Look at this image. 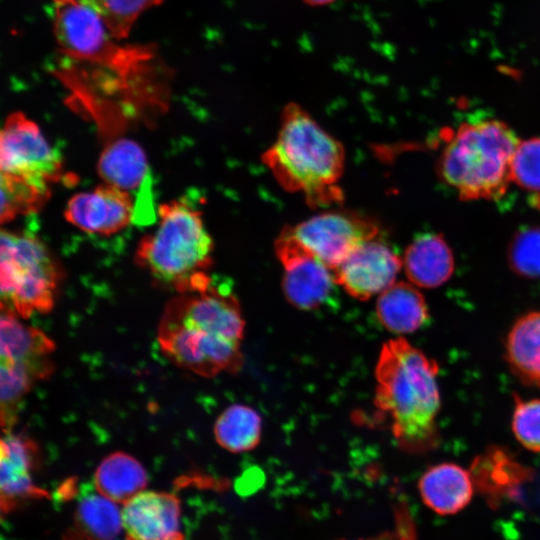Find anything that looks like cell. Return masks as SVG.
Instances as JSON below:
<instances>
[{"label": "cell", "instance_id": "19", "mask_svg": "<svg viewBox=\"0 0 540 540\" xmlns=\"http://www.w3.org/2000/svg\"><path fill=\"white\" fill-rule=\"evenodd\" d=\"M505 358L522 383L540 388V311L515 321L507 335Z\"/></svg>", "mask_w": 540, "mask_h": 540}, {"label": "cell", "instance_id": "7", "mask_svg": "<svg viewBox=\"0 0 540 540\" xmlns=\"http://www.w3.org/2000/svg\"><path fill=\"white\" fill-rule=\"evenodd\" d=\"M56 41L64 55L121 69L137 56L116 45L103 19L79 0H53Z\"/></svg>", "mask_w": 540, "mask_h": 540}, {"label": "cell", "instance_id": "17", "mask_svg": "<svg viewBox=\"0 0 540 540\" xmlns=\"http://www.w3.org/2000/svg\"><path fill=\"white\" fill-rule=\"evenodd\" d=\"M470 473L475 487L490 501L514 495L519 486L530 478L532 471L522 465L505 448L491 446L477 456Z\"/></svg>", "mask_w": 540, "mask_h": 540}, {"label": "cell", "instance_id": "2", "mask_svg": "<svg viewBox=\"0 0 540 540\" xmlns=\"http://www.w3.org/2000/svg\"><path fill=\"white\" fill-rule=\"evenodd\" d=\"M439 367L404 338L386 342L376 365L375 403L400 448L423 453L436 447L440 409Z\"/></svg>", "mask_w": 540, "mask_h": 540}, {"label": "cell", "instance_id": "12", "mask_svg": "<svg viewBox=\"0 0 540 540\" xmlns=\"http://www.w3.org/2000/svg\"><path fill=\"white\" fill-rule=\"evenodd\" d=\"M64 216L83 232L106 236L119 232L131 222L134 205L129 192L103 182L93 190L72 196Z\"/></svg>", "mask_w": 540, "mask_h": 540}, {"label": "cell", "instance_id": "13", "mask_svg": "<svg viewBox=\"0 0 540 540\" xmlns=\"http://www.w3.org/2000/svg\"><path fill=\"white\" fill-rule=\"evenodd\" d=\"M180 515L175 495L143 490L125 502L122 526L127 540H184Z\"/></svg>", "mask_w": 540, "mask_h": 540}, {"label": "cell", "instance_id": "30", "mask_svg": "<svg viewBox=\"0 0 540 540\" xmlns=\"http://www.w3.org/2000/svg\"><path fill=\"white\" fill-rule=\"evenodd\" d=\"M512 430L526 449L540 452V399L523 400L514 396Z\"/></svg>", "mask_w": 540, "mask_h": 540}, {"label": "cell", "instance_id": "14", "mask_svg": "<svg viewBox=\"0 0 540 540\" xmlns=\"http://www.w3.org/2000/svg\"><path fill=\"white\" fill-rule=\"evenodd\" d=\"M17 316L1 306L0 360L24 364L44 378L53 369L49 356L55 345L41 330L23 324Z\"/></svg>", "mask_w": 540, "mask_h": 540}, {"label": "cell", "instance_id": "18", "mask_svg": "<svg viewBox=\"0 0 540 540\" xmlns=\"http://www.w3.org/2000/svg\"><path fill=\"white\" fill-rule=\"evenodd\" d=\"M403 260L405 273L412 284L436 288L453 274L454 258L447 242L438 234H423L406 249Z\"/></svg>", "mask_w": 540, "mask_h": 540}, {"label": "cell", "instance_id": "25", "mask_svg": "<svg viewBox=\"0 0 540 540\" xmlns=\"http://www.w3.org/2000/svg\"><path fill=\"white\" fill-rule=\"evenodd\" d=\"M50 188L1 174V223L39 210L48 200Z\"/></svg>", "mask_w": 540, "mask_h": 540}, {"label": "cell", "instance_id": "22", "mask_svg": "<svg viewBox=\"0 0 540 540\" xmlns=\"http://www.w3.org/2000/svg\"><path fill=\"white\" fill-rule=\"evenodd\" d=\"M147 485V473L133 456L117 451L106 456L94 474L95 488L117 503H125Z\"/></svg>", "mask_w": 540, "mask_h": 540}, {"label": "cell", "instance_id": "27", "mask_svg": "<svg viewBox=\"0 0 540 540\" xmlns=\"http://www.w3.org/2000/svg\"><path fill=\"white\" fill-rule=\"evenodd\" d=\"M36 379H39L38 376L26 365L1 361V424L4 431L11 429L16 417L17 404L29 392Z\"/></svg>", "mask_w": 540, "mask_h": 540}, {"label": "cell", "instance_id": "5", "mask_svg": "<svg viewBox=\"0 0 540 540\" xmlns=\"http://www.w3.org/2000/svg\"><path fill=\"white\" fill-rule=\"evenodd\" d=\"M499 120L463 123L440 157V175L465 200H494L511 182V164L519 143Z\"/></svg>", "mask_w": 540, "mask_h": 540}, {"label": "cell", "instance_id": "15", "mask_svg": "<svg viewBox=\"0 0 540 540\" xmlns=\"http://www.w3.org/2000/svg\"><path fill=\"white\" fill-rule=\"evenodd\" d=\"M474 482L470 471L454 463H441L427 469L418 482L424 504L440 515L456 514L471 501Z\"/></svg>", "mask_w": 540, "mask_h": 540}, {"label": "cell", "instance_id": "31", "mask_svg": "<svg viewBox=\"0 0 540 540\" xmlns=\"http://www.w3.org/2000/svg\"><path fill=\"white\" fill-rule=\"evenodd\" d=\"M394 517V527L392 529L375 537L358 540H417L413 518L405 505H398Z\"/></svg>", "mask_w": 540, "mask_h": 540}, {"label": "cell", "instance_id": "10", "mask_svg": "<svg viewBox=\"0 0 540 540\" xmlns=\"http://www.w3.org/2000/svg\"><path fill=\"white\" fill-rule=\"evenodd\" d=\"M283 269L282 288L287 300L302 310L325 303L336 283L330 268L311 254L285 227L275 241Z\"/></svg>", "mask_w": 540, "mask_h": 540}, {"label": "cell", "instance_id": "4", "mask_svg": "<svg viewBox=\"0 0 540 540\" xmlns=\"http://www.w3.org/2000/svg\"><path fill=\"white\" fill-rule=\"evenodd\" d=\"M213 241L198 210L183 200L159 207V221L136 250V260L155 279L180 293L206 287Z\"/></svg>", "mask_w": 540, "mask_h": 540}, {"label": "cell", "instance_id": "1", "mask_svg": "<svg viewBox=\"0 0 540 540\" xmlns=\"http://www.w3.org/2000/svg\"><path fill=\"white\" fill-rule=\"evenodd\" d=\"M244 325L232 292L210 282L168 303L160 319L158 341L176 365L211 377L241 367Z\"/></svg>", "mask_w": 540, "mask_h": 540}, {"label": "cell", "instance_id": "23", "mask_svg": "<svg viewBox=\"0 0 540 540\" xmlns=\"http://www.w3.org/2000/svg\"><path fill=\"white\" fill-rule=\"evenodd\" d=\"M75 524L87 540H113L123 528L122 510L117 502L101 494L95 486L80 488Z\"/></svg>", "mask_w": 540, "mask_h": 540}, {"label": "cell", "instance_id": "26", "mask_svg": "<svg viewBox=\"0 0 540 540\" xmlns=\"http://www.w3.org/2000/svg\"><path fill=\"white\" fill-rule=\"evenodd\" d=\"M93 9L105 22L113 37L125 39L139 18L151 7L163 0H79Z\"/></svg>", "mask_w": 540, "mask_h": 540}, {"label": "cell", "instance_id": "11", "mask_svg": "<svg viewBox=\"0 0 540 540\" xmlns=\"http://www.w3.org/2000/svg\"><path fill=\"white\" fill-rule=\"evenodd\" d=\"M403 260L377 237L360 244L333 271L348 294L366 300L395 283Z\"/></svg>", "mask_w": 540, "mask_h": 540}, {"label": "cell", "instance_id": "8", "mask_svg": "<svg viewBox=\"0 0 540 540\" xmlns=\"http://www.w3.org/2000/svg\"><path fill=\"white\" fill-rule=\"evenodd\" d=\"M1 174L50 188L62 177L63 163L39 126L22 112L8 115L0 135Z\"/></svg>", "mask_w": 540, "mask_h": 540}, {"label": "cell", "instance_id": "3", "mask_svg": "<svg viewBox=\"0 0 540 540\" xmlns=\"http://www.w3.org/2000/svg\"><path fill=\"white\" fill-rule=\"evenodd\" d=\"M262 160L285 190L301 193L310 206L343 199L344 148L297 103L282 110L277 138Z\"/></svg>", "mask_w": 540, "mask_h": 540}, {"label": "cell", "instance_id": "24", "mask_svg": "<svg viewBox=\"0 0 540 540\" xmlns=\"http://www.w3.org/2000/svg\"><path fill=\"white\" fill-rule=\"evenodd\" d=\"M261 423L254 409L241 404L230 406L216 420V441L230 452L251 450L260 441Z\"/></svg>", "mask_w": 540, "mask_h": 540}, {"label": "cell", "instance_id": "20", "mask_svg": "<svg viewBox=\"0 0 540 540\" xmlns=\"http://www.w3.org/2000/svg\"><path fill=\"white\" fill-rule=\"evenodd\" d=\"M376 314L385 328L399 334L416 331L429 316L423 295L407 282L394 283L379 295Z\"/></svg>", "mask_w": 540, "mask_h": 540}, {"label": "cell", "instance_id": "32", "mask_svg": "<svg viewBox=\"0 0 540 540\" xmlns=\"http://www.w3.org/2000/svg\"><path fill=\"white\" fill-rule=\"evenodd\" d=\"M305 4L311 7H321L332 4L336 0H302Z\"/></svg>", "mask_w": 540, "mask_h": 540}, {"label": "cell", "instance_id": "28", "mask_svg": "<svg viewBox=\"0 0 540 540\" xmlns=\"http://www.w3.org/2000/svg\"><path fill=\"white\" fill-rule=\"evenodd\" d=\"M509 263L521 276L540 277V227L526 228L515 235L509 248Z\"/></svg>", "mask_w": 540, "mask_h": 540}, {"label": "cell", "instance_id": "16", "mask_svg": "<svg viewBox=\"0 0 540 540\" xmlns=\"http://www.w3.org/2000/svg\"><path fill=\"white\" fill-rule=\"evenodd\" d=\"M0 490L2 507L7 508L16 501L31 496H41L34 486L31 472L37 455V447L32 440L4 431L1 439Z\"/></svg>", "mask_w": 540, "mask_h": 540}, {"label": "cell", "instance_id": "9", "mask_svg": "<svg viewBox=\"0 0 540 540\" xmlns=\"http://www.w3.org/2000/svg\"><path fill=\"white\" fill-rule=\"evenodd\" d=\"M288 227L311 254L332 270L379 232L374 219L350 210L323 212Z\"/></svg>", "mask_w": 540, "mask_h": 540}, {"label": "cell", "instance_id": "6", "mask_svg": "<svg viewBox=\"0 0 540 540\" xmlns=\"http://www.w3.org/2000/svg\"><path fill=\"white\" fill-rule=\"evenodd\" d=\"M62 272L46 245L27 232L2 230L0 239L1 306L27 318L54 305Z\"/></svg>", "mask_w": 540, "mask_h": 540}, {"label": "cell", "instance_id": "21", "mask_svg": "<svg viewBox=\"0 0 540 540\" xmlns=\"http://www.w3.org/2000/svg\"><path fill=\"white\" fill-rule=\"evenodd\" d=\"M97 171L104 183L130 192L144 183L148 162L139 144L121 138L105 147L99 157Z\"/></svg>", "mask_w": 540, "mask_h": 540}, {"label": "cell", "instance_id": "29", "mask_svg": "<svg viewBox=\"0 0 540 540\" xmlns=\"http://www.w3.org/2000/svg\"><path fill=\"white\" fill-rule=\"evenodd\" d=\"M511 181L525 190L540 191V137L519 141L512 159Z\"/></svg>", "mask_w": 540, "mask_h": 540}]
</instances>
